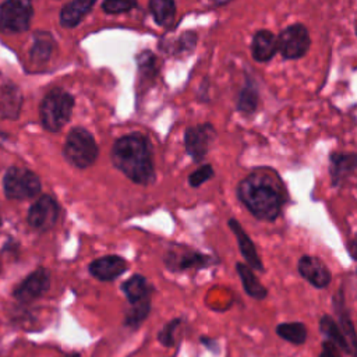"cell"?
<instances>
[{
	"mask_svg": "<svg viewBox=\"0 0 357 357\" xmlns=\"http://www.w3.org/2000/svg\"><path fill=\"white\" fill-rule=\"evenodd\" d=\"M237 198L258 220L275 222L286 202V187L275 170H252L237 184Z\"/></svg>",
	"mask_w": 357,
	"mask_h": 357,
	"instance_id": "obj_1",
	"label": "cell"
},
{
	"mask_svg": "<svg viewBox=\"0 0 357 357\" xmlns=\"http://www.w3.org/2000/svg\"><path fill=\"white\" fill-rule=\"evenodd\" d=\"M110 156L114 167L135 184L148 185L153 183L152 148L142 134H128L119 138L112 148Z\"/></svg>",
	"mask_w": 357,
	"mask_h": 357,
	"instance_id": "obj_2",
	"label": "cell"
},
{
	"mask_svg": "<svg viewBox=\"0 0 357 357\" xmlns=\"http://www.w3.org/2000/svg\"><path fill=\"white\" fill-rule=\"evenodd\" d=\"M74 107V98L71 93L54 88L46 93L40 103V121L47 131H60L70 120Z\"/></svg>",
	"mask_w": 357,
	"mask_h": 357,
	"instance_id": "obj_3",
	"label": "cell"
},
{
	"mask_svg": "<svg viewBox=\"0 0 357 357\" xmlns=\"http://www.w3.org/2000/svg\"><path fill=\"white\" fill-rule=\"evenodd\" d=\"M98 153V145L89 131L75 127L68 132L64 144V156L73 166L86 169L96 160Z\"/></svg>",
	"mask_w": 357,
	"mask_h": 357,
	"instance_id": "obj_4",
	"label": "cell"
},
{
	"mask_svg": "<svg viewBox=\"0 0 357 357\" xmlns=\"http://www.w3.org/2000/svg\"><path fill=\"white\" fill-rule=\"evenodd\" d=\"M4 194L10 199H28L40 191V181L35 173L24 167H10L3 178Z\"/></svg>",
	"mask_w": 357,
	"mask_h": 357,
	"instance_id": "obj_5",
	"label": "cell"
},
{
	"mask_svg": "<svg viewBox=\"0 0 357 357\" xmlns=\"http://www.w3.org/2000/svg\"><path fill=\"white\" fill-rule=\"evenodd\" d=\"M310 46V32L301 22L286 26L278 36V52L284 60H297L304 57Z\"/></svg>",
	"mask_w": 357,
	"mask_h": 357,
	"instance_id": "obj_6",
	"label": "cell"
},
{
	"mask_svg": "<svg viewBox=\"0 0 357 357\" xmlns=\"http://www.w3.org/2000/svg\"><path fill=\"white\" fill-rule=\"evenodd\" d=\"M33 7L31 1L7 0L0 4V29L4 32H24L29 28Z\"/></svg>",
	"mask_w": 357,
	"mask_h": 357,
	"instance_id": "obj_7",
	"label": "cell"
},
{
	"mask_svg": "<svg viewBox=\"0 0 357 357\" xmlns=\"http://www.w3.org/2000/svg\"><path fill=\"white\" fill-rule=\"evenodd\" d=\"M215 138L216 130L211 123L191 126L184 131V149L195 163H199L205 159Z\"/></svg>",
	"mask_w": 357,
	"mask_h": 357,
	"instance_id": "obj_8",
	"label": "cell"
},
{
	"mask_svg": "<svg viewBox=\"0 0 357 357\" xmlns=\"http://www.w3.org/2000/svg\"><path fill=\"white\" fill-rule=\"evenodd\" d=\"M163 262L167 266V269L173 272H181L188 269H202L209 264H212L213 261L209 255H205L188 247L180 245L177 248L172 247L165 254Z\"/></svg>",
	"mask_w": 357,
	"mask_h": 357,
	"instance_id": "obj_9",
	"label": "cell"
},
{
	"mask_svg": "<svg viewBox=\"0 0 357 357\" xmlns=\"http://www.w3.org/2000/svg\"><path fill=\"white\" fill-rule=\"evenodd\" d=\"M59 218V205L50 195L40 197L28 212V223L39 231L52 229Z\"/></svg>",
	"mask_w": 357,
	"mask_h": 357,
	"instance_id": "obj_10",
	"label": "cell"
},
{
	"mask_svg": "<svg viewBox=\"0 0 357 357\" xmlns=\"http://www.w3.org/2000/svg\"><path fill=\"white\" fill-rule=\"evenodd\" d=\"M298 273L314 287L325 289L331 280L332 273L324 261L315 255H303L297 261Z\"/></svg>",
	"mask_w": 357,
	"mask_h": 357,
	"instance_id": "obj_11",
	"label": "cell"
},
{
	"mask_svg": "<svg viewBox=\"0 0 357 357\" xmlns=\"http://www.w3.org/2000/svg\"><path fill=\"white\" fill-rule=\"evenodd\" d=\"M50 273L46 268H38L28 275L14 290V297L21 303H31L49 290Z\"/></svg>",
	"mask_w": 357,
	"mask_h": 357,
	"instance_id": "obj_12",
	"label": "cell"
},
{
	"mask_svg": "<svg viewBox=\"0 0 357 357\" xmlns=\"http://www.w3.org/2000/svg\"><path fill=\"white\" fill-rule=\"evenodd\" d=\"M227 226L229 229L233 231L236 240H237V245H238V250L244 258V261L247 262L245 265L250 266L252 271H259V272H264V264L257 252V248H255V244L252 243V240L248 237V234L245 233V230L243 229V226L238 223L237 219L234 218H230L227 220Z\"/></svg>",
	"mask_w": 357,
	"mask_h": 357,
	"instance_id": "obj_13",
	"label": "cell"
},
{
	"mask_svg": "<svg viewBox=\"0 0 357 357\" xmlns=\"http://www.w3.org/2000/svg\"><path fill=\"white\" fill-rule=\"evenodd\" d=\"M127 271V261L119 255H106L89 264L92 276L102 282H110Z\"/></svg>",
	"mask_w": 357,
	"mask_h": 357,
	"instance_id": "obj_14",
	"label": "cell"
},
{
	"mask_svg": "<svg viewBox=\"0 0 357 357\" xmlns=\"http://www.w3.org/2000/svg\"><path fill=\"white\" fill-rule=\"evenodd\" d=\"M357 170V153L333 152L329 156V174L333 185H340Z\"/></svg>",
	"mask_w": 357,
	"mask_h": 357,
	"instance_id": "obj_15",
	"label": "cell"
},
{
	"mask_svg": "<svg viewBox=\"0 0 357 357\" xmlns=\"http://www.w3.org/2000/svg\"><path fill=\"white\" fill-rule=\"evenodd\" d=\"M278 52V36L269 29H258L251 39V56L258 63H266Z\"/></svg>",
	"mask_w": 357,
	"mask_h": 357,
	"instance_id": "obj_16",
	"label": "cell"
},
{
	"mask_svg": "<svg viewBox=\"0 0 357 357\" xmlns=\"http://www.w3.org/2000/svg\"><path fill=\"white\" fill-rule=\"evenodd\" d=\"M22 106V93L13 84L0 86V114L6 119H17Z\"/></svg>",
	"mask_w": 357,
	"mask_h": 357,
	"instance_id": "obj_17",
	"label": "cell"
},
{
	"mask_svg": "<svg viewBox=\"0 0 357 357\" xmlns=\"http://www.w3.org/2000/svg\"><path fill=\"white\" fill-rule=\"evenodd\" d=\"M93 6V0H74L64 4L60 11V24L64 28H73L78 25Z\"/></svg>",
	"mask_w": 357,
	"mask_h": 357,
	"instance_id": "obj_18",
	"label": "cell"
},
{
	"mask_svg": "<svg viewBox=\"0 0 357 357\" xmlns=\"http://www.w3.org/2000/svg\"><path fill=\"white\" fill-rule=\"evenodd\" d=\"M236 271L245 293L250 297L255 300H264L268 294L266 287L258 280V278L255 276L254 271L250 266H247L244 262H236Z\"/></svg>",
	"mask_w": 357,
	"mask_h": 357,
	"instance_id": "obj_19",
	"label": "cell"
},
{
	"mask_svg": "<svg viewBox=\"0 0 357 357\" xmlns=\"http://www.w3.org/2000/svg\"><path fill=\"white\" fill-rule=\"evenodd\" d=\"M339 298L335 300V308H336V312H337V317H339V322H337V326L340 328L347 344H349V349H350V354L356 356L357 354V335H356V331H354V326H353V322L351 319L349 318V314L344 308V303H343V294L342 291L337 293Z\"/></svg>",
	"mask_w": 357,
	"mask_h": 357,
	"instance_id": "obj_20",
	"label": "cell"
},
{
	"mask_svg": "<svg viewBox=\"0 0 357 357\" xmlns=\"http://www.w3.org/2000/svg\"><path fill=\"white\" fill-rule=\"evenodd\" d=\"M121 290L124 291L130 304H137L149 300L151 296V286L142 275L131 276L121 284Z\"/></svg>",
	"mask_w": 357,
	"mask_h": 357,
	"instance_id": "obj_21",
	"label": "cell"
},
{
	"mask_svg": "<svg viewBox=\"0 0 357 357\" xmlns=\"http://www.w3.org/2000/svg\"><path fill=\"white\" fill-rule=\"evenodd\" d=\"M149 11L158 25L169 28L174 22L176 3L172 0H152L149 1Z\"/></svg>",
	"mask_w": 357,
	"mask_h": 357,
	"instance_id": "obj_22",
	"label": "cell"
},
{
	"mask_svg": "<svg viewBox=\"0 0 357 357\" xmlns=\"http://www.w3.org/2000/svg\"><path fill=\"white\" fill-rule=\"evenodd\" d=\"M258 105H259L258 88H257V85L254 84L252 79H248L247 84L238 92L236 107L241 113L251 114V113H254L257 110Z\"/></svg>",
	"mask_w": 357,
	"mask_h": 357,
	"instance_id": "obj_23",
	"label": "cell"
},
{
	"mask_svg": "<svg viewBox=\"0 0 357 357\" xmlns=\"http://www.w3.org/2000/svg\"><path fill=\"white\" fill-rule=\"evenodd\" d=\"M53 38L49 32H36L31 47V57L35 63H45L53 52Z\"/></svg>",
	"mask_w": 357,
	"mask_h": 357,
	"instance_id": "obj_24",
	"label": "cell"
},
{
	"mask_svg": "<svg viewBox=\"0 0 357 357\" xmlns=\"http://www.w3.org/2000/svg\"><path fill=\"white\" fill-rule=\"evenodd\" d=\"M319 328H321V332L325 335L326 340H331L332 343H335L339 349H342L344 353L350 354V349H349V344L340 331V328L337 326V322L329 317V315H324L321 319H319Z\"/></svg>",
	"mask_w": 357,
	"mask_h": 357,
	"instance_id": "obj_25",
	"label": "cell"
},
{
	"mask_svg": "<svg viewBox=\"0 0 357 357\" xmlns=\"http://www.w3.org/2000/svg\"><path fill=\"white\" fill-rule=\"evenodd\" d=\"M276 333L282 339L293 343L303 344L307 339V328L301 322H283L276 326Z\"/></svg>",
	"mask_w": 357,
	"mask_h": 357,
	"instance_id": "obj_26",
	"label": "cell"
},
{
	"mask_svg": "<svg viewBox=\"0 0 357 357\" xmlns=\"http://www.w3.org/2000/svg\"><path fill=\"white\" fill-rule=\"evenodd\" d=\"M149 310H151V298L137 304H131V308L126 314V325L132 328L138 326L148 317Z\"/></svg>",
	"mask_w": 357,
	"mask_h": 357,
	"instance_id": "obj_27",
	"label": "cell"
},
{
	"mask_svg": "<svg viewBox=\"0 0 357 357\" xmlns=\"http://www.w3.org/2000/svg\"><path fill=\"white\" fill-rule=\"evenodd\" d=\"M213 176H215V170H213L212 165L206 163V165H202V166H199L198 169H195L194 172L190 173V176H188V184H190V187H192V188H198V187H201L204 183L209 181Z\"/></svg>",
	"mask_w": 357,
	"mask_h": 357,
	"instance_id": "obj_28",
	"label": "cell"
},
{
	"mask_svg": "<svg viewBox=\"0 0 357 357\" xmlns=\"http://www.w3.org/2000/svg\"><path fill=\"white\" fill-rule=\"evenodd\" d=\"M134 7H137L135 1H126V0H107L102 3V8L107 14L127 13Z\"/></svg>",
	"mask_w": 357,
	"mask_h": 357,
	"instance_id": "obj_29",
	"label": "cell"
},
{
	"mask_svg": "<svg viewBox=\"0 0 357 357\" xmlns=\"http://www.w3.org/2000/svg\"><path fill=\"white\" fill-rule=\"evenodd\" d=\"M181 324V319L180 318H177V319H173V321H170L169 324H166L165 326H163V329L159 332V342L163 344V346H167V347H170V346H173L174 344V332L177 331V328H178V325Z\"/></svg>",
	"mask_w": 357,
	"mask_h": 357,
	"instance_id": "obj_30",
	"label": "cell"
},
{
	"mask_svg": "<svg viewBox=\"0 0 357 357\" xmlns=\"http://www.w3.org/2000/svg\"><path fill=\"white\" fill-rule=\"evenodd\" d=\"M138 67L141 73L152 74L156 70V59L151 52H144L138 57Z\"/></svg>",
	"mask_w": 357,
	"mask_h": 357,
	"instance_id": "obj_31",
	"label": "cell"
},
{
	"mask_svg": "<svg viewBox=\"0 0 357 357\" xmlns=\"http://www.w3.org/2000/svg\"><path fill=\"white\" fill-rule=\"evenodd\" d=\"M197 43V33L194 32H185L181 35V38L177 42V50L178 53H191Z\"/></svg>",
	"mask_w": 357,
	"mask_h": 357,
	"instance_id": "obj_32",
	"label": "cell"
},
{
	"mask_svg": "<svg viewBox=\"0 0 357 357\" xmlns=\"http://www.w3.org/2000/svg\"><path fill=\"white\" fill-rule=\"evenodd\" d=\"M319 357H342L340 349L331 340H325L322 343V351H321Z\"/></svg>",
	"mask_w": 357,
	"mask_h": 357,
	"instance_id": "obj_33",
	"label": "cell"
},
{
	"mask_svg": "<svg viewBox=\"0 0 357 357\" xmlns=\"http://www.w3.org/2000/svg\"><path fill=\"white\" fill-rule=\"evenodd\" d=\"M349 254H350V257H351L354 261H357V233H356V236H354V237L351 238V241H350Z\"/></svg>",
	"mask_w": 357,
	"mask_h": 357,
	"instance_id": "obj_34",
	"label": "cell"
},
{
	"mask_svg": "<svg viewBox=\"0 0 357 357\" xmlns=\"http://www.w3.org/2000/svg\"><path fill=\"white\" fill-rule=\"evenodd\" d=\"M66 357H79V356L75 354V353H73V354H68V356H66Z\"/></svg>",
	"mask_w": 357,
	"mask_h": 357,
	"instance_id": "obj_35",
	"label": "cell"
},
{
	"mask_svg": "<svg viewBox=\"0 0 357 357\" xmlns=\"http://www.w3.org/2000/svg\"><path fill=\"white\" fill-rule=\"evenodd\" d=\"M354 32H356V35H357V21H356V24H354Z\"/></svg>",
	"mask_w": 357,
	"mask_h": 357,
	"instance_id": "obj_36",
	"label": "cell"
},
{
	"mask_svg": "<svg viewBox=\"0 0 357 357\" xmlns=\"http://www.w3.org/2000/svg\"><path fill=\"white\" fill-rule=\"evenodd\" d=\"M0 223H1V220H0Z\"/></svg>",
	"mask_w": 357,
	"mask_h": 357,
	"instance_id": "obj_37",
	"label": "cell"
}]
</instances>
